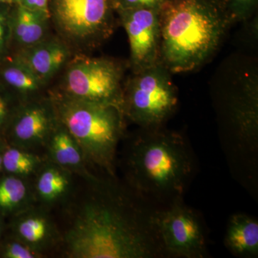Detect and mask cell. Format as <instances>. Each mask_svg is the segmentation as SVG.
<instances>
[{"mask_svg": "<svg viewBox=\"0 0 258 258\" xmlns=\"http://www.w3.org/2000/svg\"><path fill=\"white\" fill-rule=\"evenodd\" d=\"M64 204L59 249L69 258L166 257L156 223L159 207L117 176L84 180Z\"/></svg>", "mask_w": 258, "mask_h": 258, "instance_id": "6da1fadb", "label": "cell"}, {"mask_svg": "<svg viewBox=\"0 0 258 258\" xmlns=\"http://www.w3.org/2000/svg\"><path fill=\"white\" fill-rule=\"evenodd\" d=\"M127 138L122 155L124 181L159 208L183 198L195 161L181 134L162 126L142 128Z\"/></svg>", "mask_w": 258, "mask_h": 258, "instance_id": "7a4b0ae2", "label": "cell"}, {"mask_svg": "<svg viewBox=\"0 0 258 258\" xmlns=\"http://www.w3.org/2000/svg\"><path fill=\"white\" fill-rule=\"evenodd\" d=\"M159 15L160 62L171 74L208 62L232 25L218 0H166Z\"/></svg>", "mask_w": 258, "mask_h": 258, "instance_id": "3957f363", "label": "cell"}, {"mask_svg": "<svg viewBox=\"0 0 258 258\" xmlns=\"http://www.w3.org/2000/svg\"><path fill=\"white\" fill-rule=\"evenodd\" d=\"M50 98L59 121L79 144L90 170L116 176L118 148L125 135L121 110L71 98L60 91L51 93Z\"/></svg>", "mask_w": 258, "mask_h": 258, "instance_id": "277c9868", "label": "cell"}, {"mask_svg": "<svg viewBox=\"0 0 258 258\" xmlns=\"http://www.w3.org/2000/svg\"><path fill=\"white\" fill-rule=\"evenodd\" d=\"M177 104L171 74L161 63L132 73L123 83L122 111L125 118L142 128L162 126Z\"/></svg>", "mask_w": 258, "mask_h": 258, "instance_id": "5b68a950", "label": "cell"}, {"mask_svg": "<svg viewBox=\"0 0 258 258\" xmlns=\"http://www.w3.org/2000/svg\"><path fill=\"white\" fill-rule=\"evenodd\" d=\"M49 11L69 47L95 48L114 30L115 11L112 0H50Z\"/></svg>", "mask_w": 258, "mask_h": 258, "instance_id": "8992f818", "label": "cell"}, {"mask_svg": "<svg viewBox=\"0 0 258 258\" xmlns=\"http://www.w3.org/2000/svg\"><path fill=\"white\" fill-rule=\"evenodd\" d=\"M220 81L224 113L241 143L254 149L258 135V75L255 63L237 59L227 66Z\"/></svg>", "mask_w": 258, "mask_h": 258, "instance_id": "52a82bcc", "label": "cell"}, {"mask_svg": "<svg viewBox=\"0 0 258 258\" xmlns=\"http://www.w3.org/2000/svg\"><path fill=\"white\" fill-rule=\"evenodd\" d=\"M68 63L60 92L76 99L111 105L122 111L123 64L108 57L87 56H78Z\"/></svg>", "mask_w": 258, "mask_h": 258, "instance_id": "ba28073f", "label": "cell"}, {"mask_svg": "<svg viewBox=\"0 0 258 258\" xmlns=\"http://www.w3.org/2000/svg\"><path fill=\"white\" fill-rule=\"evenodd\" d=\"M156 223L166 257L204 258L208 242L204 222L183 198L159 208Z\"/></svg>", "mask_w": 258, "mask_h": 258, "instance_id": "9c48e42d", "label": "cell"}, {"mask_svg": "<svg viewBox=\"0 0 258 258\" xmlns=\"http://www.w3.org/2000/svg\"><path fill=\"white\" fill-rule=\"evenodd\" d=\"M130 46V67L137 73L161 63L159 10L136 8L115 12Z\"/></svg>", "mask_w": 258, "mask_h": 258, "instance_id": "30bf717a", "label": "cell"}, {"mask_svg": "<svg viewBox=\"0 0 258 258\" xmlns=\"http://www.w3.org/2000/svg\"><path fill=\"white\" fill-rule=\"evenodd\" d=\"M57 123L58 118L50 97L25 101L12 120L11 146L35 152L45 149Z\"/></svg>", "mask_w": 258, "mask_h": 258, "instance_id": "8fae6325", "label": "cell"}, {"mask_svg": "<svg viewBox=\"0 0 258 258\" xmlns=\"http://www.w3.org/2000/svg\"><path fill=\"white\" fill-rule=\"evenodd\" d=\"M13 230L15 238L42 254L60 244L58 226L48 210L34 204L14 215Z\"/></svg>", "mask_w": 258, "mask_h": 258, "instance_id": "7c38bea8", "label": "cell"}, {"mask_svg": "<svg viewBox=\"0 0 258 258\" xmlns=\"http://www.w3.org/2000/svg\"><path fill=\"white\" fill-rule=\"evenodd\" d=\"M74 176L71 171L45 157L43 164L32 178L31 184L35 204L47 210L63 205L74 193Z\"/></svg>", "mask_w": 258, "mask_h": 258, "instance_id": "4fadbf2b", "label": "cell"}, {"mask_svg": "<svg viewBox=\"0 0 258 258\" xmlns=\"http://www.w3.org/2000/svg\"><path fill=\"white\" fill-rule=\"evenodd\" d=\"M70 55V47L64 42L46 38L36 45L22 48L16 58L45 84L69 62Z\"/></svg>", "mask_w": 258, "mask_h": 258, "instance_id": "5bb4252c", "label": "cell"}, {"mask_svg": "<svg viewBox=\"0 0 258 258\" xmlns=\"http://www.w3.org/2000/svg\"><path fill=\"white\" fill-rule=\"evenodd\" d=\"M44 150L47 159L83 180L99 175L90 170L79 144L59 120Z\"/></svg>", "mask_w": 258, "mask_h": 258, "instance_id": "9a60e30c", "label": "cell"}, {"mask_svg": "<svg viewBox=\"0 0 258 258\" xmlns=\"http://www.w3.org/2000/svg\"><path fill=\"white\" fill-rule=\"evenodd\" d=\"M225 245L232 254L241 257L258 255V222L245 214L232 215L227 224Z\"/></svg>", "mask_w": 258, "mask_h": 258, "instance_id": "2e32d148", "label": "cell"}, {"mask_svg": "<svg viewBox=\"0 0 258 258\" xmlns=\"http://www.w3.org/2000/svg\"><path fill=\"white\" fill-rule=\"evenodd\" d=\"M50 17L16 5L10 21L15 40L22 48L32 46L46 39L47 23Z\"/></svg>", "mask_w": 258, "mask_h": 258, "instance_id": "e0dca14e", "label": "cell"}, {"mask_svg": "<svg viewBox=\"0 0 258 258\" xmlns=\"http://www.w3.org/2000/svg\"><path fill=\"white\" fill-rule=\"evenodd\" d=\"M34 204L29 180L10 174L0 180V214L15 215Z\"/></svg>", "mask_w": 258, "mask_h": 258, "instance_id": "ac0fdd59", "label": "cell"}, {"mask_svg": "<svg viewBox=\"0 0 258 258\" xmlns=\"http://www.w3.org/2000/svg\"><path fill=\"white\" fill-rule=\"evenodd\" d=\"M3 169L10 175L32 179L45 160V155L10 146L2 153Z\"/></svg>", "mask_w": 258, "mask_h": 258, "instance_id": "d6986e66", "label": "cell"}, {"mask_svg": "<svg viewBox=\"0 0 258 258\" xmlns=\"http://www.w3.org/2000/svg\"><path fill=\"white\" fill-rule=\"evenodd\" d=\"M3 77L5 82L24 96L35 94L45 85L16 57L13 63L3 70Z\"/></svg>", "mask_w": 258, "mask_h": 258, "instance_id": "ffe728a7", "label": "cell"}, {"mask_svg": "<svg viewBox=\"0 0 258 258\" xmlns=\"http://www.w3.org/2000/svg\"><path fill=\"white\" fill-rule=\"evenodd\" d=\"M231 23L250 20L257 15L258 0H218Z\"/></svg>", "mask_w": 258, "mask_h": 258, "instance_id": "44dd1931", "label": "cell"}, {"mask_svg": "<svg viewBox=\"0 0 258 258\" xmlns=\"http://www.w3.org/2000/svg\"><path fill=\"white\" fill-rule=\"evenodd\" d=\"M42 256L43 254L15 237L14 240L7 243L3 250V257L6 258H40Z\"/></svg>", "mask_w": 258, "mask_h": 258, "instance_id": "7402d4cb", "label": "cell"}, {"mask_svg": "<svg viewBox=\"0 0 258 258\" xmlns=\"http://www.w3.org/2000/svg\"><path fill=\"white\" fill-rule=\"evenodd\" d=\"M166 0H112L115 12L119 10L148 8L159 10Z\"/></svg>", "mask_w": 258, "mask_h": 258, "instance_id": "603a6c76", "label": "cell"}, {"mask_svg": "<svg viewBox=\"0 0 258 258\" xmlns=\"http://www.w3.org/2000/svg\"><path fill=\"white\" fill-rule=\"evenodd\" d=\"M50 0H20L19 5L34 11L39 12L50 17L49 5Z\"/></svg>", "mask_w": 258, "mask_h": 258, "instance_id": "cb8c5ba5", "label": "cell"}, {"mask_svg": "<svg viewBox=\"0 0 258 258\" xmlns=\"http://www.w3.org/2000/svg\"><path fill=\"white\" fill-rule=\"evenodd\" d=\"M10 20L6 15L0 10V54L4 50L10 30Z\"/></svg>", "mask_w": 258, "mask_h": 258, "instance_id": "d4e9b609", "label": "cell"}, {"mask_svg": "<svg viewBox=\"0 0 258 258\" xmlns=\"http://www.w3.org/2000/svg\"><path fill=\"white\" fill-rule=\"evenodd\" d=\"M9 117V108L3 97L0 96V128L8 121Z\"/></svg>", "mask_w": 258, "mask_h": 258, "instance_id": "484cf974", "label": "cell"}, {"mask_svg": "<svg viewBox=\"0 0 258 258\" xmlns=\"http://www.w3.org/2000/svg\"><path fill=\"white\" fill-rule=\"evenodd\" d=\"M20 0H0V4L2 5H18Z\"/></svg>", "mask_w": 258, "mask_h": 258, "instance_id": "4316f807", "label": "cell"}, {"mask_svg": "<svg viewBox=\"0 0 258 258\" xmlns=\"http://www.w3.org/2000/svg\"><path fill=\"white\" fill-rule=\"evenodd\" d=\"M0 236H1V227H0Z\"/></svg>", "mask_w": 258, "mask_h": 258, "instance_id": "83f0119b", "label": "cell"}]
</instances>
